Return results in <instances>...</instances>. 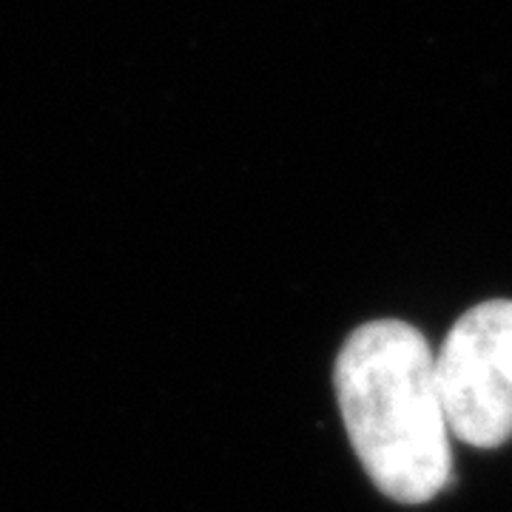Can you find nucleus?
<instances>
[{
  "mask_svg": "<svg viewBox=\"0 0 512 512\" xmlns=\"http://www.w3.org/2000/svg\"><path fill=\"white\" fill-rule=\"evenodd\" d=\"M333 384L373 484L399 504L433 501L453 478V450L427 339L399 319L367 322L348 336Z\"/></svg>",
  "mask_w": 512,
  "mask_h": 512,
  "instance_id": "obj_1",
  "label": "nucleus"
},
{
  "mask_svg": "<svg viewBox=\"0 0 512 512\" xmlns=\"http://www.w3.org/2000/svg\"><path fill=\"white\" fill-rule=\"evenodd\" d=\"M450 436L493 450L512 439V302L493 299L458 319L436 356Z\"/></svg>",
  "mask_w": 512,
  "mask_h": 512,
  "instance_id": "obj_2",
  "label": "nucleus"
}]
</instances>
